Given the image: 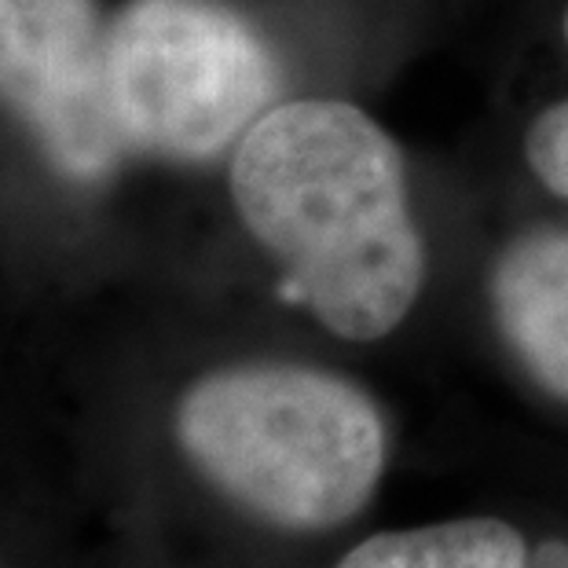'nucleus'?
I'll use <instances>...</instances> for the list:
<instances>
[{"mask_svg": "<svg viewBox=\"0 0 568 568\" xmlns=\"http://www.w3.org/2000/svg\"><path fill=\"white\" fill-rule=\"evenodd\" d=\"M227 187L239 221L312 316L371 345L426 286V239L396 140L345 100H290L235 143Z\"/></svg>", "mask_w": 568, "mask_h": 568, "instance_id": "1", "label": "nucleus"}, {"mask_svg": "<svg viewBox=\"0 0 568 568\" xmlns=\"http://www.w3.org/2000/svg\"><path fill=\"white\" fill-rule=\"evenodd\" d=\"M173 437L224 503L290 536L353 525L389 469L378 400L345 374L290 359L202 374L176 400Z\"/></svg>", "mask_w": 568, "mask_h": 568, "instance_id": "2", "label": "nucleus"}, {"mask_svg": "<svg viewBox=\"0 0 568 568\" xmlns=\"http://www.w3.org/2000/svg\"><path fill=\"white\" fill-rule=\"evenodd\" d=\"M106 84L129 154L210 162L272 111L280 70L221 0H129L111 22Z\"/></svg>", "mask_w": 568, "mask_h": 568, "instance_id": "3", "label": "nucleus"}, {"mask_svg": "<svg viewBox=\"0 0 568 568\" xmlns=\"http://www.w3.org/2000/svg\"><path fill=\"white\" fill-rule=\"evenodd\" d=\"M111 22L95 0H0V111L59 180L106 184L125 159L106 84Z\"/></svg>", "mask_w": 568, "mask_h": 568, "instance_id": "4", "label": "nucleus"}, {"mask_svg": "<svg viewBox=\"0 0 568 568\" xmlns=\"http://www.w3.org/2000/svg\"><path fill=\"white\" fill-rule=\"evenodd\" d=\"M488 301L514 364L568 407V232L517 235L495 261Z\"/></svg>", "mask_w": 568, "mask_h": 568, "instance_id": "5", "label": "nucleus"}, {"mask_svg": "<svg viewBox=\"0 0 568 568\" xmlns=\"http://www.w3.org/2000/svg\"><path fill=\"white\" fill-rule=\"evenodd\" d=\"M334 568H539L528 536L503 517H452L353 542Z\"/></svg>", "mask_w": 568, "mask_h": 568, "instance_id": "6", "label": "nucleus"}, {"mask_svg": "<svg viewBox=\"0 0 568 568\" xmlns=\"http://www.w3.org/2000/svg\"><path fill=\"white\" fill-rule=\"evenodd\" d=\"M565 41H568V8H565ZM525 159L528 169L550 195L568 199V100L550 103L531 118L525 132Z\"/></svg>", "mask_w": 568, "mask_h": 568, "instance_id": "7", "label": "nucleus"}]
</instances>
